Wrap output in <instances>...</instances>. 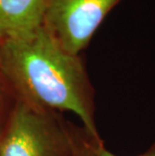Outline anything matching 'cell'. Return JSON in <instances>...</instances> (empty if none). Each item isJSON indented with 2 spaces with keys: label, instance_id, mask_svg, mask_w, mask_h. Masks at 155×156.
Wrapping results in <instances>:
<instances>
[{
  "label": "cell",
  "instance_id": "cell-4",
  "mask_svg": "<svg viewBox=\"0 0 155 156\" xmlns=\"http://www.w3.org/2000/svg\"><path fill=\"white\" fill-rule=\"evenodd\" d=\"M45 5L47 0H0V42L41 27Z\"/></svg>",
  "mask_w": 155,
  "mask_h": 156
},
{
  "label": "cell",
  "instance_id": "cell-3",
  "mask_svg": "<svg viewBox=\"0 0 155 156\" xmlns=\"http://www.w3.org/2000/svg\"><path fill=\"white\" fill-rule=\"evenodd\" d=\"M123 0H47L42 27L69 54L82 55L107 15Z\"/></svg>",
  "mask_w": 155,
  "mask_h": 156
},
{
  "label": "cell",
  "instance_id": "cell-5",
  "mask_svg": "<svg viewBox=\"0 0 155 156\" xmlns=\"http://www.w3.org/2000/svg\"><path fill=\"white\" fill-rule=\"evenodd\" d=\"M18 100L17 93L0 62V139Z\"/></svg>",
  "mask_w": 155,
  "mask_h": 156
},
{
  "label": "cell",
  "instance_id": "cell-2",
  "mask_svg": "<svg viewBox=\"0 0 155 156\" xmlns=\"http://www.w3.org/2000/svg\"><path fill=\"white\" fill-rule=\"evenodd\" d=\"M88 134L62 113L19 99L0 139V156H72Z\"/></svg>",
  "mask_w": 155,
  "mask_h": 156
},
{
  "label": "cell",
  "instance_id": "cell-1",
  "mask_svg": "<svg viewBox=\"0 0 155 156\" xmlns=\"http://www.w3.org/2000/svg\"><path fill=\"white\" fill-rule=\"evenodd\" d=\"M0 62L19 99L55 112H72L91 135L101 137L95 119V89L84 55L64 51L39 27L0 42Z\"/></svg>",
  "mask_w": 155,
  "mask_h": 156
},
{
  "label": "cell",
  "instance_id": "cell-6",
  "mask_svg": "<svg viewBox=\"0 0 155 156\" xmlns=\"http://www.w3.org/2000/svg\"><path fill=\"white\" fill-rule=\"evenodd\" d=\"M104 145V141L101 137H95L88 134L79 144L72 156H99L100 149Z\"/></svg>",
  "mask_w": 155,
  "mask_h": 156
},
{
  "label": "cell",
  "instance_id": "cell-7",
  "mask_svg": "<svg viewBox=\"0 0 155 156\" xmlns=\"http://www.w3.org/2000/svg\"><path fill=\"white\" fill-rule=\"evenodd\" d=\"M99 156H119L116 155L114 153H112L111 151H109L108 149L106 148V146H102L100 149V153H99ZM135 156H155V142L150 146L149 148L147 149L146 151H144L143 153L135 155Z\"/></svg>",
  "mask_w": 155,
  "mask_h": 156
}]
</instances>
